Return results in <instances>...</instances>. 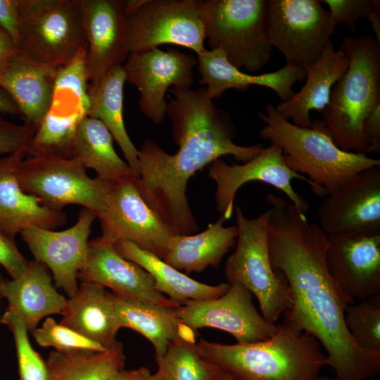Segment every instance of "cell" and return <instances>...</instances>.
<instances>
[{"label":"cell","mask_w":380,"mask_h":380,"mask_svg":"<svg viewBox=\"0 0 380 380\" xmlns=\"http://www.w3.org/2000/svg\"><path fill=\"white\" fill-rule=\"evenodd\" d=\"M265 109V113H258L264 123L260 137L281 148L287 166L307 175L319 196L338 191L360 172L380 166L379 158L339 148L323 120H312L310 127H302L283 118L272 103Z\"/></svg>","instance_id":"cell-4"},{"label":"cell","mask_w":380,"mask_h":380,"mask_svg":"<svg viewBox=\"0 0 380 380\" xmlns=\"http://www.w3.org/2000/svg\"><path fill=\"white\" fill-rule=\"evenodd\" d=\"M46 361L49 380H108L124 368L122 343L103 351H51Z\"/></svg>","instance_id":"cell-32"},{"label":"cell","mask_w":380,"mask_h":380,"mask_svg":"<svg viewBox=\"0 0 380 380\" xmlns=\"http://www.w3.org/2000/svg\"><path fill=\"white\" fill-rule=\"evenodd\" d=\"M108 380H153L152 374L146 367L119 370Z\"/></svg>","instance_id":"cell-44"},{"label":"cell","mask_w":380,"mask_h":380,"mask_svg":"<svg viewBox=\"0 0 380 380\" xmlns=\"http://www.w3.org/2000/svg\"><path fill=\"white\" fill-rule=\"evenodd\" d=\"M225 221L220 216L199 234L173 235L163 260L186 274L219 267L238 236L237 226L224 227Z\"/></svg>","instance_id":"cell-28"},{"label":"cell","mask_w":380,"mask_h":380,"mask_svg":"<svg viewBox=\"0 0 380 380\" xmlns=\"http://www.w3.org/2000/svg\"><path fill=\"white\" fill-rule=\"evenodd\" d=\"M78 279L142 301L169 307L179 305L156 289L153 277L147 271L125 258L114 243L101 237L89 241L86 260Z\"/></svg>","instance_id":"cell-21"},{"label":"cell","mask_w":380,"mask_h":380,"mask_svg":"<svg viewBox=\"0 0 380 380\" xmlns=\"http://www.w3.org/2000/svg\"><path fill=\"white\" fill-rule=\"evenodd\" d=\"M60 323L108 349L119 341L120 327L111 292L81 281L75 295L66 300Z\"/></svg>","instance_id":"cell-24"},{"label":"cell","mask_w":380,"mask_h":380,"mask_svg":"<svg viewBox=\"0 0 380 380\" xmlns=\"http://www.w3.org/2000/svg\"><path fill=\"white\" fill-rule=\"evenodd\" d=\"M197 64L201 79L211 99L220 97L227 89H236L239 69L234 67L220 49H205L197 54Z\"/></svg>","instance_id":"cell-36"},{"label":"cell","mask_w":380,"mask_h":380,"mask_svg":"<svg viewBox=\"0 0 380 380\" xmlns=\"http://www.w3.org/2000/svg\"><path fill=\"white\" fill-rule=\"evenodd\" d=\"M197 58L177 49L163 51L157 47L129 53L123 66L125 82L139 91L138 104L141 112L156 125L166 115L165 95L168 89L191 88L193 69Z\"/></svg>","instance_id":"cell-15"},{"label":"cell","mask_w":380,"mask_h":380,"mask_svg":"<svg viewBox=\"0 0 380 380\" xmlns=\"http://www.w3.org/2000/svg\"><path fill=\"white\" fill-rule=\"evenodd\" d=\"M97 218L102 239L128 241L164 260L174 234L144 201L134 177L114 184Z\"/></svg>","instance_id":"cell-13"},{"label":"cell","mask_w":380,"mask_h":380,"mask_svg":"<svg viewBox=\"0 0 380 380\" xmlns=\"http://www.w3.org/2000/svg\"><path fill=\"white\" fill-rule=\"evenodd\" d=\"M28 262L18 250L15 238L0 230V265L11 279L23 275L27 268Z\"/></svg>","instance_id":"cell-40"},{"label":"cell","mask_w":380,"mask_h":380,"mask_svg":"<svg viewBox=\"0 0 380 380\" xmlns=\"http://www.w3.org/2000/svg\"><path fill=\"white\" fill-rule=\"evenodd\" d=\"M125 75L122 65L110 69L95 87L89 84L90 108L88 116L99 120L115 140L135 179L139 177V150L129 137L123 119V89Z\"/></svg>","instance_id":"cell-30"},{"label":"cell","mask_w":380,"mask_h":380,"mask_svg":"<svg viewBox=\"0 0 380 380\" xmlns=\"http://www.w3.org/2000/svg\"><path fill=\"white\" fill-rule=\"evenodd\" d=\"M0 323L6 326L13 336L20 380H49L46 361L32 348L21 317L6 309L0 317Z\"/></svg>","instance_id":"cell-35"},{"label":"cell","mask_w":380,"mask_h":380,"mask_svg":"<svg viewBox=\"0 0 380 380\" xmlns=\"http://www.w3.org/2000/svg\"><path fill=\"white\" fill-rule=\"evenodd\" d=\"M129 53L165 44L204 51L206 20L203 1L196 0H129L124 7Z\"/></svg>","instance_id":"cell-8"},{"label":"cell","mask_w":380,"mask_h":380,"mask_svg":"<svg viewBox=\"0 0 380 380\" xmlns=\"http://www.w3.org/2000/svg\"><path fill=\"white\" fill-rule=\"evenodd\" d=\"M238 236L236 248L224 267L228 284L238 283L253 294L262 316L275 324L291 305L288 282L279 271L273 269L269 254L267 210L248 218L236 207Z\"/></svg>","instance_id":"cell-7"},{"label":"cell","mask_w":380,"mask_h":380,"mask_svg":"<svg viewBox=\"0 0 380 380\" xmlns=\"http://www.w3.org/2000/svg\"><path fill=\"white\" fill-rule=\"evenodd\" d=\"M196 338L179 336L156 360L153 380H215L220 369L200 354Z\"/></svg>","instance_id":"cell-33"},{"label":"cell","mask_w":380,"mask_h":380,"mask_svg":"<svg viewBox=\"0 0 380 380\" xmlns=\"http://www.w3.org/2000/svg\"><path fill=\"white\" fill-rule=\"evenodd\" d=\"M18 0H0V30L6 33L18 45Z\"/></svg>","instance_id":"cell-41"},{"label":"cell","mask_w":380,"mask_h":380,"mask_svg":"<svg viewBox=\"0 0 380 380\" xmlns=\"http://www.w3.org/2000/svg\"><path fill=\"white\" fill-rule=\"evenodd\" d=\"M316 380H341V379L335 376L334 378H329L327 376H318ZM366 380H378L376 378H372Z\"/></svg>","instance_id":"cell-47"},{"label":"cell","mask_w":380,"mask_h":380,"mask_svg":"<svg viewBox=\"0 0 380 380\" xmlns=\"http://www.w3.org/2000/svg\"><path fill=\"white\" fill-rule=\"evenodd\" d=\"M3 281H4V279L2 278V276L0 274V305H1V299L2 298V296H1V285H2Z\"/></svg>","instance_id":"cell-48"},{"label":"cell","mask_w":380,"mask_h":380,"mask_svg":"<svg viewBox=\"0 0 380 380\" xmlns=\"http://www.w3.org/2000/svg\"><path fill=\"white\" fill-rule=\"evenodd\" d=\"M339 49L348 67L331 89L323 120L339 148L366 154L363 122L380 104V43L369 34L348 37Z\"/></svg>","instance_id":"cell-5"},{"label":"cell","mask_w":380,"mask_h":380,"mask_svg":"<svg viewBox=\"0 0 380 380\" xmlns=\"http://www.w3.org/2000/svg\"><path fill=\"white\" fill-rule=\"evenodd\" d=\"M203 357L235 380H316L327 357L312 336L284 323L269 338L226 345L201 338Z\"/></svg>","instance_id":"cell-3"},{"label":"cell","mask_w":380,"mask_h":380,"mask_svg":"<svg viewBox=\"0 0 380 380\" xmlns=\"http://www.w3.org/2000/svg\"><path fill=\"white\" fill-rule=\"evenodd\" d=\"M57 72L18 53L0 73V87L17 106L25 123L39 127L51 100Z\"/></svg>","instance_id":"cell-26"},{"label":"cell","mask_w":380,"mask_h":380,"mask_svg":"<svg viewBox=\"0 0 380 380\" xmlns=\"http://www.w3.org/2000/svg\"><path fill=\"white\" fill-rule=\"evenodd\" d=\"M329 7L334 23L346 26L351 32L355 31V23L360 18H367L371 23L380 42V1L379 0H322Z\"/></svg>","instance_id":"cell-38"},{"label":"cell","mask_w":380,"mask_h":380,"mask_svg":"<svg viewBox=\"0 0 380 380\" xmlns=\"http://www.w3.org/2000/svg\"><path fill=\"white\" fill-rule=\"evenodd\" d=\"M111 293L120 329H133L146 338L154 347L155 359L162 357L170 343L179 336L196 338V331L179 321L174 307Z\"/></svg>","instance_id":"cell-27"},{"label":"cell","mask_w":380,"mask_h":380,"mask_svg":"<svg viewBox=\"0 0 380 380\" xmlns=\"http://www.w3.org/2000/svg\"><path fill=\"white\" fill-rule=\"evenodd\" d=\"M0 112L9 114L20 113L12 99L1 93H0Z\"/></svg>","instance_id":"cell-45"},{"label":"cell","mask_w":380,"mask_h":380,"mask_svg":"<svg viewBox=\"0 0 380 380\" xmlns=\"http://www.w3.org/2000/svg\"><path fill=\"white\" fill-rule=\"evenodd\" d=\"M86 170L75 158L31 156L19 162L15 176L23 190L44 206L62 211L68 205H80L97 217L106 210L114 184L90 177Z\"/></svg>","instance_id":"cell-10"},{"label":"cell","mask_w":380,"mask_h":380,"mask_svg":"<svg viewBox=\"0 0 380 380\" xmlns=\"http://www.w3.org/2000/svg\"><path fill=\"white\" fill-rule=\"evenodd\" d=\"M96 218L92 211L82 208L75 224L67 229L29 227L20 232L34 260L46 266L56 286L69 298L78 289V275L86 260L91 227Z\"/></svg>","instance_id":"cell-17"},{"label":"cell","mask_w":380,"mask_h":380,"mask_svg":"<svg viewBox=\"0 0 380 380\" xmlns=\"http://www.w3.org/2000/svg\"><path fill=\"white\" fill-rule=\"evenodd\" d=\"M115 248L125 258L141 266L153 277L156 289L176 304L200 300H209L224 294L229 284L209 285L191 279L149 251L128 241L114 243Z\"/></svg>","instance_id":"cell-29"},{"label":"cell","mask_w":380,"mask_h":380,"mask_svg":"<svg viewBox=\"0 0 380 380\" xmlns=\"http://www.w3.org/2000/svg\"><path fill=\"white\" fill-rule=\"evenodd\" d=\"M18 53V45L6 33L0 30V73Z\"/></svg>","instance_id":"cell-43"},{"label":"cell","mask_w":380,"mask_h":380,"mask_svg":"<svg viewBox=\"0 0 380 380\" xmlns=\"http://www.w3.org/2000/svg\"><path fill=\"white\" fill-rule=\"evenodd\" d=\"M206 39L236 68L255 72L270 61L273 46L265 29L267 0L203 1Z\"/></svg>","instance_id":"cell-9"},{"label":"cell","mask_w":380,"mask_h":380,"mask_svg":"<svg viewBox=\"0 0 380 380\" xmlns=\"http://www.w3.org/2000/svg\"><path fill=\"white\" fill-rule=\"evenodd\" d=\"M35 341L42 347H53L61 353L77 350L103 351L98 343L76 332L73 329L47 317L39 328L32 333Z\"/></svg>","instance_id":"cell-37"},{"label":"cell","mask_w":380,"mask_h":380,"mask_svg":"<svg viewBox=\"0 0 380 380\" xmlns=\"http://www.w3.org/2000/svg\"><path fill=\"white\" fill-rule=\"evenodd\" d=\"M229 285L228 291L218 298L189 300L174 307L177 317L194 331L210 327L227 332L239 344L270 338L277 324L268 322L258 312L247 289L238 283Z\"/></svg>","instance_id":"cell-16"},{"label":"cell","mask_w":380,"mask_h":380,"mask_svg":"<svg viewBox=\"0 0 380 380\" xmlns=\"http://www.w3.org/2000/svg\"><path fill=\"white\" fill-rule=\"evenodd\" d=\"M363 134L367 153L380 152V104L363 122Z\"/></svg>","instance_id":"cell-42"},{"label":"cell","mask_w":380,"mask_h":380,"mask_svg":"<svg viewBox=\"0 0 380 380\" xmlns=\"http://www.w3.org/2000/svg\"><path fill=\"white\" fill-rule=\"evenodd\" d=\"M52 279L46 266L34 260L23 275L2 282L6 309L16 312L31 334L44 317L63 312L67 299L56 291Z\"/></svg>","instance_id":"cell-23"},{"label":"cell","mask_w":380,"mask_h":380,"mask_svg":"<svg viewBox=\"0 0 380 380\" xmlns=\"http://www.w3.org/2000/svg\"><path fill=\"white\" fill-rule=\"evenodd\" d=\"M208 177L216 184L217 210L226 220L233 215L236 192L249 182H262L282 191L304 214L308 211L310 204L294 190L291 181L294 179L305 181L313 193L319 196L317 188L307 177L296 173L287 166L281 148L276 145L264 148L254 158L241 165H229L219 158L210 165Z\"/></svg>","instance_id":"cell-14"},{"label":"cell","mask_w":380,"mask_h":380,"mask_svg":"<svg viewBox=\"0 0 380 380\" xmlns=\"http://www.w3.org/2000/svg\"><path fill=\"white\" fill-rule=\"evenodd\" d=\"M215 380H235L231 376L220 370Z\"/></svg>","instance_id":"cell-46"},{"label":"cell","mask_w":380,"mask_h":380,"mask_svg":"<svg viewBox=\"0 0 380 380\" xmlns=\"http://www.w3.org/2000/svg\"><path fill=\"white\" fill-rule=\"evenodd\" d=\"M344 323L358 346L380 353V293L348 305Z\"/></svg>","instance_id":"cell-34"},{"label":"cell","mask_w":380,"mask_h":380,"mask_svg":"<svg viewBox=\"0 0 380 380\" xmlns=\"http://www.w3.org/2000/svg\"><path fill=\"white\" fill-rule=\"evenodd\" d=\"M327 235L380 232V166L360 172L317 208Z\"/></svg>","instance_id":"cell-19"},{"label":"cell","mask_w":380,"mask_h":380,"mask_svg":"<svg viewBox=\"0 0 380 380\" xmlns=\"http://www.w3.org/2000/svg\"><path fill=\"white\" fill-rule=\"evenodd\" d=\"M87 42L86 70L90 87L96 86L129 54L122 0H78Z\"/></svg>","instance_id":"cell-20"},{"label":"cell","mask_w":380,"mask_h":380,"mask_svg":"<svg viewBox=\"0 0 380 380\" xmlns=\"http://www.w3.org/2000/svg\"><path fill=\"white\" fill-rule=\"evenodd\" d=\"M113 140L99 120L87 115L77 129L72 158L78 159L86 169L94 170L99 178L110 184L134 177L129 165L115 152Z\"/></svg>","instance_id":"cell-31"},{"label":"cell","mask_w":380,"mask_h":380,"mask_svg":"<svg viewBox=\"0 0 380 380\" xmlns=\"http://www.w3.org/2000/svg\"><path fill=\"white\" fill-rule=\"evenodd\" d=\"M27 155L18 153L0 158V230L13 238L29 227L55 229L68 220L63 210L44 206L20 186L15 169Z\"/></svg>","instance_id":"cell-22"},{"label":"cell","mask_w":380,"mask_h":380,"mask_svg":"<svg viewBox=\"0 0 380 380\" xmlns=\"http://www.w3.org/2000/svg\"><path fill=\"white\" fill-rule=\"evenodd\" d=\"M37 129L27 123L18 125L0 117V156L26 153Z\"/></svg>","instance_id":"cell-39"},{"label":"cell","mask_w":380,"mask_h":380,"mask_svg":"<svg viewBox=\"0 0 380 380\" xmlns=\"http://www.w3.org/2000/svg\"><path fill=\"white\" fill-rule=\"evenodd\" d=\"M336 25L320 0H267L268 41L286 65L306 74L331 42Z\"/></svg>","instance_id":"cell-11"},{"label":"cell","mask_w":380,"mask_h":380,"mask_svg":"<svg viewBox=\"0 0 380 380\" xmlns=\"http://www.w3.org/2000/svg\"><path fill=\"white\" fill-rule=\"evenodd\" d=\"M348 67L347 57L339 49L335 50L330 42L308 70L303 87L287 101L274 105L276 110L296 125L310 127V113L312 110L322 113L329 103L334 85Z\"/></svg>","instance_id":"cell-25"},{"label":"cell","mask_w":380,"mask_h":380,"mask_svg":"<svg viewBox=\"0 0 380 380\" xmlns=\"http://www.w3.org/2000/svg\"><path fill=\"white\" fill-rule=\"evenodd\" d=\"M87 45L58 70L47 112L30 144V156L72 158L77 129L90 108L86 70Z\"/></svg>","instance_id":"cell-12"},{"label":"cell","mask_w":380,"mask_h":380,"mask_svg":"<svg viewBox=\"0 0 380 380\" xmlns=\"http://www.w3.org/2000/svg\"><path fill=\"white\" fill-rule=\"evenodd\" d=\"M327 239V267L340 289L354 302L380 293V232Z\"/></svg>","instance_id":"cell-18"},{"label":"cell","mask_w":380,"mask_h":380,"mask_svg":"<svg viewBox=\"0 0 380 380\" xmlns=\"http://www.w3.org/2000/svg\"><path fill=\"white\" fill-rule=\"evenodd\" d=\"M19 53L58 70L87 45L78 0H18Z\"/></svg>","instance_id":"cell-6"},{"label":"cell","mask_w":380,"mask_h":380,"mask_svg":"<svg viewBox=\"0 0 380 380\" xmlns=\"http://www.w3.org/2000/svg\"><path fill=\"white\" fill-rule=\"evenodd\" d=\"M174 99L166 114L179 149L166 153L156 141L146 139L139 150V193L174 235L198 231L190 209L186 186L190 178L204 167L224 156L246 163L264 148L257 144L240 146L233 141L236 127L230 115L218 108L205 87L172 88Z\"/></svg>","instance_id":"cell-2"},{"label":"cell","mask_w":380,"mask_h":380,"mask_svg":"<svg viewBox=\"0 0 380 380\" xmlns=\"http://www.w3.org/2000/svg\"><path fill=\"white\" fill-rule=\"evenodd\" d=\"M266 201L270 206L267 239L271 265L286 278L291 300L283 323L319 342L327 353V365L336 377L376 378L380 372V353L358 346L346 327L345 310L355 302L328 271L327 235L285 199L270 194Z\"/></svg>","instance_id":"cell-1"}]
</instances>
